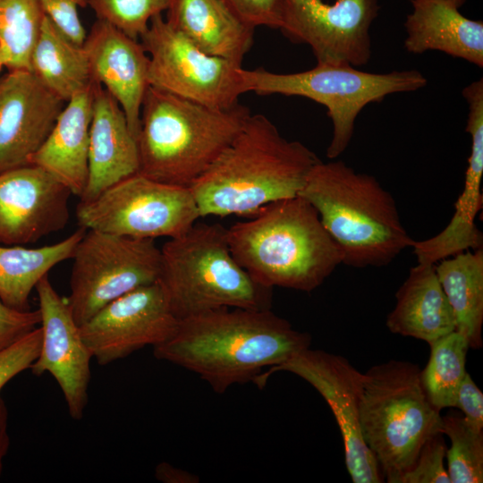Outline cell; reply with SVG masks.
I'll return each instance as SVG.
<instances>
[{
    "instance_id": "obj_14",
    "label": "cell",
    "mask_w": 483,
    "mask_h": 483,
    "mask_svg": "<svg viewBox=\"0 0 483 483\" xmlns=\"http://www.w3.org/2000/svg\"><path fill=\"white\" fill-rule=\"evenodd\" d=\"M179 320L157 281L111 301L80 326L82 339L101 366L167 340Z\"/></svg>"
},
{
    "instance_id": "obj_41",
    "label": "cell",
    "mask_w": 483,
    "mask_h": 483,
    "mask_svg": "<svg viewBox=\"0 0 483 483\" xmlns=\"http://www.w3.org/2000/svg\"><path fill=\"white\" fill-rule=\"evenodd\" d=\"M3 66H4V59H3V55H2V54H1V52H0V71H1V69H2Z\"/></svg>"
},
{
    "instance_id": "obj_38",
    "label": "cell",
    "mask_w": 483,
    "mask_h": 483,
    "mask_svg": "<svg viewBox=\"0 0 483 483\" xmlns=\"http://www.w3.org/2000/svg\"><path fill=\"white\" fill-rule=\"evenodd\" d=\"M156 479L165 483H194L199 478L167 462H161L155 470Z\"/></svg>"
},
{
    "instance_id": "obj_35",
    "label": "cell",
    "mask_w": 483,
    "mask_h": 483,
    "mask_svg": "<svg viewBox=\"0 0 483 483\" xmlns=\"http://www.w3.org/2000/svg\"><path fill=\"white\" fill-rule=\"evenodd\" d=\"M47 16L72 42L83 45L87 32L80 21L79 9L88 6L87 0H38Z\"/></svg>"
},
{
    "instance_id": "obj_8",
    "label": "cell",
    "mask_w": 483,
    "mask_h": 483,
    "mask_svg": "<svg viewBox=\"0 0 483 483\" xmlns=\"http://www.w3.org/2000/svg\"><path fill=\"white\" fill-rule=\"evenodd\" d=\"M241 74L247 92L298 96L326 106L333 123L326 149L329 159L345 151L353 136L355 121L366 106L381 102L390 94L416 91L428 83L417 70L372 73L347 64L317 63L309 70L293 73L242 67Z\"/></svg>"
},
{
    "instance_id": "obj_36",
    "label": "cell",
    "mask_w": 483,
    "mask_h": 483,
    "mask_svg": "<svg viewBox=\"0 0 483 483\" xmlns=\"http://www.w3.org/2000/svg\"><path fill=\"white\" fill-rule=\"evenodd\" d=\"M40 322L38 309L20 310L6 305L0 299V349L38 327Z\"/></svg>"
},
{
    "instance_id": "obj_23",
    "label": "cell",
    "mask_w": 483,
    "mask_h": 483,
    "mask_svg": "<svg viewBox=\"0 0 483 483\" xmlns=\"http://www.w3.org/2000/svg\"><path fill=\"white\" fill-rule=\"evenodd\" d=\"M166 21L205 53L242 65L255 29L221 0H168Z\"/></svg>"
},
{
    "instance_id": "obj_16",
    "label": "cell",
    "mask_w": 483,
    "mask_h": 483,
    "mask_svg": "<svg viewBox=\"0 0 483 483\" xmlns=\"http://www.w3.org/2000/svg\"><path fill=\"white\" fill-rule=\"evenodd\" d=\"M72 192L38 166L0 174V245L34 243L69 222Z\"/></svg>"
},
{
    "instance_id": "obj_40",
    "label": "cell",
    "mask_w": 483,
    "mask_h": 483,
    "mask_svg": "<svg viewBox=\"0 0 483 483\" xmlns=\"http://www.w3.org/2000/svg\"><path fill=\"white\" fill-rule=\"evenodd\" d=\"M448 1H451L453 4H454L459 8L461 6H462L466 2V0H448Z\"/></svg>"
},
{
    "instance_id": "obj_21",
    "label": "cell",
    "mask_w": 483,
    "mask_h": 483,
    "mask_svg": "<svg viewBox=\"0 0 483 483\" xmlns=\"http://www.w3.org/2000/svg\"><path fill=\"white\" fill-rule=\"evenodd\" d=\"M94 87L95 82L65 103L52 130L30 162L79 198L85 190L89 175Z\"/></svg>"
},
{
    "instance_id": "obj_31",
    "label": "cell",
    "mask_w": 483,
    "mask_h": 483,
    "mask_svg": "<svg viewBox=\"0 0 483 483\" xmlns=\"http://www.w3.org/2000/svg\"><path fill=\"white\" fill-rule=\"evenodd\" d=\"M97 20L140 40L149 22L167 8L168 0H87Z\"/></svg>"
},
{
    "instance_id": "obj_1",
    "label": "cell",
    "mask_w": 483,
    "mask_h": 483,
    "mask_svg": "<svg viewBox=\"0 0 483 483\" xmlns=\"http://www.w3.org/2000/svg\"><path fill=\"white\" fill-rule=\"evenodd\" d=\"M311 336L269 309L221 308L179 320L152 347L156 359L190 370L217 394L254 382L265 369L309 348Z\"/></svg>"
},
{
    "instance_id": "obj_19",
    "label": "cell",
    "mask_w": 483,
    "mask_h": 483,
    "mask_svg": "<svg viewBox=\"0 0 483 483\" xmlns=\"http://www.w3.org/2000/svg\"><path fill=\"white\" fill-rule=\"evenodd\" d=\"M83 46L90 77L120 105L137 140L142 102L148 88L149 58L140 40L97 20Z\"/></svg>"
},
{
    "instance_id": "obj_17",
    "label": "cell",
    "mask_w": 483,
    "mask_h": 483,
    "mask_svg": "<svg viewBox=\"0 0 483 483\" xmlns=\"http://www.w3.org/2000/svg\"><path fill=\"white\" fill-rule=\"evenodd\" d=\"M65 103L30 71L0 78V174L30 165Z\"/></svg>"
},
{
    "instance_id": "obj_26",
    "label": "cell",
    "mask_w": 483,
    "mask_h": 483,
    "mask_svg": "<svg viewBox=\"0 0 483 483\" xmlns=\"http://www.w3.org/2000/svg\"><path fill=\"white\" fill-rule=\"evenodd\" d=\"M440 285L453 310L455 330L469 347L480 349L483 324V250H466L435 264Z\"/></svg>"
},
{
    "instance_id": "obj_22",
    "label": "cell",
    "mask_w": 483,
    "mask_h": 483,
    "mask_svg": "<svg viewBox=\"0 0 483 483\" xmlns=\"http://www.w3.org/2000/svg\"><path fill=\"white\" fill-rule=\"evenodd\" d=\"M404 47L414 55L436 50L483 67V22L463 16L448 0H411Z\"/></svg>"
},
{
    "instance_id": "obj_24",
    "label": "cell",
    "mask_w": 483,
    "mask_h": 483,
    "mask_svg": "<svg viewBox=\"0 0 483 483\" xmlns=\"http://www.w3.org/2000/svg\"><path fill=\"white\" fill-rule=\"evenodd\" d=\"M386 321L394 334L428 343L455 330L453 310L440 285L435 264L418 263L395 294Z\"/></svg>"
},
{
    "instance_id": "obj_29",
    "label": "cell",
    "mask_w": 483,
    "mask_h": 483,
    "mask_svg": "<svg viewBox=\"0 0 483 483\" xmlns=\"http://www.w3.org/2000/svg\"><path fill=\"white\" fill-rule=\"evenodd\" d=\"M44 17L38 0H0V52L8 71H30Z\"/></svg>"
},
{
    "instance_id": "obj_20",
    "label": "cell",
    "mask_w": 483,
    "mask_h": 483,
    "mask_svg": "<svg viewBox=\"0 0 483 483\" xmlns=\"http://www.w3.org/2000/svg\"><path fill=\"white\" fill-rule=\"evenodd\" d=\"M135 136L117 101L95 82L89 126V175L80 201L96 199L118 182L137 174Z\"/></svg>"
},
{
    "instance_id": "obj_37",
    "label": "cell",
    "mask_w": 483,
    "mask_h": 483,
    "mask_svg": "<svg viewBox=\"0 0 483 483\" xmlns=\"http://www.w3.org/2000/svg\"><path fill=\"white\" fill-rule=\"evenodd\" d=\"M454 408H458L467 424L476 432L483 431V394L469 373L457 392Z\"/></svg>"
},
{
    "instance_id": "obj_12",
    "label": "cell",
    "mask_w": 483,
    "mask_h": 483,
    "mask_svg": "<svg viewBox=\"0 0 483 483\" xmlns=\"http://www.w3.org/2000/svg\"><path fill=\"white\" fill-rule=\"evenodd\" d=\"M279 371L291 372L309 383L329 405L342 434L345 465L352 482H383V475L362 439L360 427L362 373L341 355L307 348L268 368L253 383L263 388L270 376Z\"/></svg>"
},
{
    "instance_id": "obj_7",
    "label": "cell",
    "mask_w": 483,
    "mask_h": 483,
    "mask_svg": "<svg viewBox=\"0 0 483 483\" xmlns=\"http://www.w3.org/2000/svg\"><path fill=\"white\" fill-rule=\"evenodd\" d=\"M419 374L417 364L397 360L362 373L361 436L388 483H400L425 441L441 433L442 416L428 400Z\"/></svg>"
},
{
    "instance_id": "obj_18",
    "label": "cell",
    "mask_w": 483,
    "mask_h": 483,
    "mask_svg": "<svg viewBox=\"0 0 483 483\" xmlns=\"http://www.w3.org/2000/svg\"><path fill=\"white\" fill-rule=\"evenodd\" d=\"M469 114L465 131L470 135L471 147L462 192L455 203L450 223L438 234L424 241H414L411 248L418 263L436 264L455 254L482 248L483 236L475 224L482 208L483 175V80L462 89Z\"/></svg>"
},
{
    "instance_id": "obj_39",
    "label": "cell",
    "mask_w": 483,
    "mask_h": 483,
    "mask_svg": "<svg viewBox=\"0 0 483 483\" xmlns=\"http://www.w3.org/2000/svg\"><path fill=\"white\" fill-rule=\"evenodd\" d=\"M10 447L8 433V411L3 397L0 395V477L4 469V460Z\"/></svg>"
},
{
    "instance_id": "obj_34",
    "label": "cell",
    "mask_w": 483,
    "mask_h": 483,
    "mask_svg": "<svg viewBox=\"0 0 483 483\" xmlns=\"http://www.w3.org/2000/svg\"><path fill=\"white\" fill-rule=\"evenodd\" d=\"M242 22L252 27L281 29L284 0H221Z\"/></svg>"
},
{
    "instance_id": "obj_6",
    "label": "cell",
    "mask_w": 483,
    "mask_h": 483,
    "mask_svg": "<svg viewBox=\"0 0 483 483\" xmlns=\"http://www.w3.org/2000/svg\"><path fill=\"white\" fill-rule=\"evenodd\" d=\"M160 252L157 282L178 320L221 308L271 309L273 289L239 265L222 225L196 222Z\"/></svg>"
},
{
    "instance_id": "obj_28",
    "label": "cell",
    "mask_w": 483,
    "mask_h": 483,
    "mask_svg": "<svg viewBox=\"0 0 483 483\" xmlns=\"http://www.w3.org/2000/svg\"><path fill=\"white\" fill-rule=\"evenodd\" d=\"M428 345L429 359L419 374L422 388L431 405L437 411L454 408L458 389L467 373L468 341L454 330Z\"/></svg>"
},
{
    "instance_id": "obj_3",
    "label": "cell",
    "mask_w": 483,
    "mask_h": 483,
    "mask_svg": "<svg viewBox=\"0 0 483 483\" xmlns=\"http://www.w3.org/2000/svg\"><path fill=\"white\" fill-rule=\"evenodd\" d=\"M230 250L259 284L309 292L342 264L315 208L300 195L274 201L226 228Z\"/></svg>"
},
{
    "instance_id": "obj_11",
    "label": "cell",
    "mask_w": 483,
    "mask_h": 483,
    "mask_svg": "<svg viewBox=\"0 0 483 483\" xmlns=\"http://www.w3.org/2000/svg\"><path fill=\"white\" fill-rule=\"evenodd\" d=\"M148 58V85L218 109L239 104L246 93L242 65L211 55L172 27L162 14L140 38Z\"/></svg>"
},
{
    "instance_id": "obj_2",
    "label": "cell",
    "mask_w": 483,
    "mask_h": 483,
    "mask_svg": "<svg viewBox=\"0 0 483 483\" xmlns=\"http://www.w3.org/2000/svg\"><path fill=\"white\" fill-rule=\"evenodd\" d=\"M321 160L289 140L262 114H250L233 140L190 186L200 216H251L269 203L295 197Z\"/></svg>"
},
{
    "instance_id": "obj_32",
    "label": "cell",
    "mask_w": 483,
    "mask_h": 483,
    "mask_svg": "<svg viewBox=\"0 0 483 483\" xmlns=\"http://www.w3.org/2000/svg\"><path fill=\"white\" fill-rule=\"evenodd\" d=\"M447 446L442 433L429 436L422 445L412 467L400 483H451L445 468Z\"/></svg>"
},
{
    "instance_id": "obj_13",
    "label": "cell",
    "mask_w": 483,
    "mask_h": 483,
    "mask_svg": "<svg viewBox=\"0 0 483 483\" xmlns=\"http://www.w3.org/2000/svg\"><path fill=\"white\" fill-rule=\"evenodd\" d=\"M379 8V0H284L280 30L309 45L318 64L362 66L371 55L369 30Z\"/></svg>"
},
{
    "instance_id": "obj_10",
    "label": "cell",
    "mask_w": 483,
    "mask_h": 483,
    "mask_svg": "<svg viewBox=\"0 0 483 483\" xmlns=\"http://www.w3.org/2000/svg\"><path fill=\"white\" fill-rule=\"evenodd\" d=\"M71 259L66 301L80 326L111 301L157 282L161 252L151 239L86 230Z\"/></svg>"
},
{
    "instance_id": "obj_30",
    "label": "cell",
    "mask_w": 483,
    "mask_h": 483,
    "mask_svg": "<svg viewBox=\"0 0 483 483\" xmlns=\"http://www.w3.org/2000/svg\"><path fill=\"white\" fill-rule=\"evenodd\" d=\"M441 433L451 441L445 454L450 482H483V431H474L461 412L451 410L441 417Z\"/></svg>"
},
{
    "instance_id": "obj_15",
    "label": "cell",
    "mask_w": 483,
    "mask_h": 483,
    "mask_svg": "<svg viewBox=\"0 0 483 483\" xmlns=\"http://www.w3.org/2000/svg\"><path fill=\"white\" fill-rule=\"evenodd\" d=\"M41 316L42 343L32 374L49 373L64 396L69 415L80 420L84 415L91 378L93 358L80 332L66 299L52 285L48 275L35 288Z\"/></svg>"
},
{
    "instance_id": "obj_33",
    "label": "cell",
    "mask_w": 483,
    "mask_h": 483,
    "mask_svg": "<svg viewBox=\"0 0 483 483\" xmlns=\"http://www.w3.org/2000/svg\"><path fill=\"white\" fill-rule=\"evenodd\" d=\"M41 343L42 330L38 326L16 342L0 349V393L15 376L30 369L38 357Z\"/></svg>"
},
{
    "instance_id": "obj_25",
    "label": "cell",
    "mask_w": 483,
    "mask_h": 483,
    "mask_svg": "<svg viewBox=\"0 0 483 483\" xmlns=\"http://www.w3.org/2000/svg\"><path fill=\"white\" fill-rule=\"evenodd\" d=\"M30 68L41 84L64 102L93 83L84 46L72 42L46 15Z\"/></svg>"
},
{
    "instance_id": "obj_5",
    "label": "cell",
    "mask_w": 483,
    "mask_h": 483,
    "mask_svg": "<svg viewBox=\"0 0 483 483\" xmlns=\"http://www.w3.org/2000/svg\"><path fill=\"white\" fill-rule=\"evenodd\" d=\"M250 114L240 103L213 108L148 86L137 136L138 174L190 187L233 140Z\"/></svg>"
},
{
    "instance_id": "obj_4",
    "label": "cell",
    "mask_w": 483,
    "mask_h": 483,
    "mask_svg": "<svg viewBox=\"0 0 483 483\" xmlns=\"http://www.w3.org/2000/svg\"><path fill=\"white\" fill-rule=\"evenodd\" d=\"M298 195L318 211L341 250L342 264L386 266L414 242L389 191L342 160L318 162Z\"/></svg>"
},
{
    "instance_id": "obj_27",
    "label": "cell",
    "mask_w": 483,
    "mask_h": 483,
    "mask_svg": "<svg viewBox=\"0 0 483 483\" xmlns=\"http://www.w3.org/2000/svg\"><path fill=\"white\" fill-rule=\"evenodd\" d=\"M86 229L80 227L65 239L38 248L0 245V299L20 309H30L29 299L38 282L56 265L72 258Z\"/></svg>"
},
{
    "instance_id": "obj_9",
    "label": "cell",
    "mask_w": 483,
    "mask_h": 483,
    "mask_svg": "<svg viewBox=\"0 0 483 483\" xmlns=\"http://www.w3.org/2000/svg\"><path fill=\"white\" fill-rule=\"evenodd\" d=\"M190 187L157 182L140 174L76 208L80 227L135 239L182 236L200 218Z\"/></svg>"
}]
</instances>
